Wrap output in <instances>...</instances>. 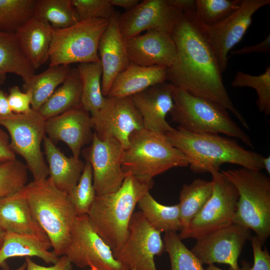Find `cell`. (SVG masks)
<instances>
[{
  "label": "cell",
  "instance_id": "e0dca14e",
  "mask_svg": "<svg viewBox=\"0 0 270 270\" xmlns=\"http://www.w3.org/2000/svg\"><path fill=\"white\" fill-rule=\"evenodd\" d=\"M251 238L250 230L232 223L197 240L190 250L202 264L219 263L236 268L239 266L242 248Z\"/></svg>",
  "mask_w": 270,
  "mask_h": 270
},
{
  "label": "cell",
  "instance_id": "8d00e7d4",
  "mask_svg": "<svg viewBox=\"0 0 270 270\" xmlns=\"http://www.w3.org/2000/svg\"><path fill=\"white\" fill-rule=\"evenodd\" d=\"M242 0H196L195 14L203 26L224 19L240 6Z\"/></svg>",
  "mask_w": 270,
  "mask_h": 270
},
{
  "label": "cell",
  "instance_id": "ee69618b",
  "mask_svg": "<svg viewBox=\"0 0 270 270\" xmlns=\"http://www.w3.org/2000/svg\"><path fill=\"white\" fill-rule=\"evenodd\" d=\"M16 158V154L10 147L9 135L0 126V166Z\"/></svg>",
  "mask_w": 270,
  "mask_h": 270
},
{
  "label": "cell",
  "instance_id": "2e32d148",
  "mask_svg": "<svg viewBox=\"0 0 270 270\" xmlns=\"http://www.w3.org/2000/svg\"><path fill=\"white\" fill-rule=\"evenodd\" d=\"M183 13L170 0H144L132 9L119 14L118 24L125 40L144 30L171 34Z\"/></svg>",
  "mask_w": 270,
  "mask_h": 270
},
{
  "label": "cell",
  "instance_id": "ab89813d",
  "mask_svg": "<svg viewBox=\"0 0 270 270\" xmlns=\"http://www.w3.org/2000/svg\"><path fill=\"white\" fill-rule=\"evenodd\" d=\"M71 2L80 21L92 18L109 20L116 12L108 0H71Z\"/></svg>",
  "mask_w": 270,
  "mask_h": 270
},
{
  "label": "cell",
  "instance_id": "d4e9b609",
  "mask_svg": "<svg viewBox=\"0 0 270 270\" xmlns=\"http://www.w3.org/2000/svg\"><path fill=\"white\" fill-rule=\"evenodd\" d=\"M43 142L48 177L58 188L68 194L78 184L86 163L80 158L65 156L46 136Z\"/></svg>",
  "mask_w": 270,
  "mask_h": 270
},
{
  "label": "cell",
  "instance_id": "277c9868",
  "mask_svg": "<svg viewBox=\"0 0 270 270\" xmlns=\"http://www.w3.org/2000/svg\"><path fill=\"white\" fill-rule=\"evenodd\" d=\"M20 190L53 251L58 257L64 255L77 217L68 194L58 188L49 177L33 180Z\"/></svg>",
  "mask_w": 270,
  "mask_h": 270
},
{
  "label": "cell",
  "instance_id": "74e56055",
  "mask_svg": "<svg viewBox=\"0 0 270 270\" xmlns=\"http://www.w3.org/2000/svg\"><path fill=\"white\" fill-rule=\"evenodd\" d=\"M68 194L76 216L87 214L96 196L92 167L89 162H86L78 184Z\"/></svg>",
  "mask_w": 270,
  "mask_h": 270
},
{
  "label": "cell",
  "instance_id": "4316f807",
  "mask_svg": "<svg viewBox=\"0 0 270 270\" xmlns=\"http://www.w3.org/2000/svg\"><path fill=\"white\" fill-rule=\"evenodd\" d=\"M82 86L77 68H70L66 80L38 112L45 120L66 112L81 104Z\"/></svg>",
  "mask_w": 270,
  "mask_h": 270
},
{
  "label": "cell",
  "instance_id": "f907efd6",
  "mask_svg": "<svg viewBox=\"0 0 270 270\" xmlns=\"http://www.w3.org/2000/svg\"><path fill=\"white\" fill-rule=\"evenodd\" d=\"M262 166L267 172L268 176L270 174V156H264L262 160Z\"/></svg>",
  "mask_w": 270,
  "mask_h": 270
},
{
  "label": "cell",
  "instance_id": "ac0fdd59",
  "mask_svg": "<svg viewBox=\"0 0 270 270\" xmlns=\"http://www.w3.org/2000/svg\"><path fill=\"white\" fill-rule=\"evenodd\" d=\"M45 132L55 144L59 141L66 144L76 158L82 148L92 142L94 134L91 115L82 104L46 120Z\"/></svg>",
  "mask_w": 270,
  "mask_h": 270
},
{
  "label": "cell",
  "instance_id": "5bb4252c",
  "mask_svg": "<svg viewBox=\"0 0 270 270\" xmlns=\"http://www.w3.org/2000/svg\"><path fill=\"white\" fill-rule=\"evenodd\" d=\"M124 148L114 138L99 139L94 133L90 145L82 150L92 170L96 195L113 192L122 186L126 174L122 168Z\"/></svg>",
  "mask_w": 270,
  "mask_h": 270
},
{
  "label": "cell",
  "instance_id": "c3c4849f",
  "mask_svg": "<svg viewBox=\"0 0 270 270\" xmlns=\"http://www.w3.org/2000/svg\"><path fill=\"white\" fill-rule=\"evenodd\" d=\"M8 104L7 96L2 90H0V116L12 114Z\"/></svg>",
  "mask_w": 270,
  "mask_h": 270
},
{
  "label": "cell",
  "instance_id": "7c38bea8",
  "mask_svg": "<svg viewBox=\"0 0 270 270\" xmlns=\"http://www.w3.org/2000/svg\"><path fill=\"white\" fill-rule=\"evenodd\" d=\"M160 233L148 224L140 211L134 212L128 238L114 258L130 270H158L154 256L165 251Z\"/></svg>",
  "mask_w": 270,
  "mask_h": 270
},
{
  "label": "cell",
  "instance_id": "83f0119b",
  "mask_svg": "<svg viewBox=\"0 0 270 270\" xmlns=\"http://www.w3.org/2000/svg\"><path fill=\"white\" fill-rule=\"evenodd\" d=\"M8 73L20 76L24 84L36 74V70L22 53L15 33L0 32V86Z\"/></svg>",
  "mask_w": 270,
  "mask_h": 270
},
{
  "label": "cell",
  "instance_id": "f5cc1de1",
  "mask_svg": "<svg viewBox=\"0 0 270 270\" xmlns=\"http://www.w3.org/2000/svg\"><path fill=\"white\" fill-rule=\"evenodd\" d=\"M26 268V264L25 262L22 264L20 267H19L18 268H17L16 270H25Z\"/></svg>",
  "mask_w": 270,
  "mask_h": 270
},
{
  "label": "cell",
  "instance_id": "836d02e7",
  "mask_svg": "<svg viewBox=\"0 0 270 270\" xmlns=\"http://www.w3.org/2000/svg\"><path fill=\"white\" fill-rule=\"evenodd\" d=\"M38 0H0V32L15 33L34 16Z\"/></svg>",
  "mask_w": 270,
  "mask_h": 270
},
{
  "label": "cell",
  "instance_id": "f1b7e54d",
  "mask_svg": "<svg viewBox=\"0 0 270 270\" xmlns=\"http://www.w3.org/2000/svg\"><path fill=\"white\" fill-rule=\"evenodd\" d=\"M138 205L148 224L160 232H176L182 230L178 204L173 206L162 204L158 202L148 192L140 199Z\"/></svg>",
  "mask_w": 270,
  "mask_h": 270
},
{
  "label": "cell",
  "instance_id": "d6a6232c",
  "mask_svg": "<svg viewBox=\"0 0 270 270\" xmlns=\"http://www.w3.org/2000/svg\"><path fill=\"white\" fill-rule=\"evenodd\" d=\"M34 16L58 29L68 28L80 21L71 0H38Z\"/></svg>",
  "mask_w": 270,
  "mask_h": 270
},
{
  "label": "cell",
  "instance_id": "3957f363",
  "mask_svg": "<svg viewBox=\"0 0 270 270\" xmlns=\"http://www.w3.org/2000/svg\"><path fill=\"white\" fill-rule=\"evenodd\" d=\"M154 184L153 180H144L128 174L116 192L96 195L87 215L94 228L110 248L114 255L126 241L136 206Z\"/></svg>",
  "mask_w": 270,
  "mask_h": 270
},
{
  "label": "cell",
  "instance_id": "9a60e30c",
  "mask_svg": "<svg viewBox=\"0 0 270 270\" xmlns=\"http://www.w3.org/2000/svg\"><path fill=\"white\" fill-rule=\"evenodd\" d=\"M270 4V0H242L240 7L224 19L209 26H202L222 72L228 66V52L244 36L254 14Z\"/></svg>",
  "mask_w": 270,
  "mask_h": 270
},
{
  "label": "cell",
  "instance_id": "b9f144b4",
  "mask_svg": "<svg viewBox=\"0 0 270 270\" xmlns=\"http://www.w3.org/2000/svg\"><path fill=\"white\" fill-rule=\"evenodd\" d=\"M251 244L254 256V264L250 270H270V256L265 248L262 246L257 238L252 236Z\"/></svg>",
  "mask_w": 270,
  "mask_h": 270
},
{
  "label": "cell",
  "instance_id": "8992f818",
  "mask_svg": "<svg viewBox=\"0 0 270 270\" xmlns=\"http://www.w3.org/2000/svg\"><path fill=\"white\" fill-rule=\"evenodd\" d=\"M220 171L238 192L234 223L253 230L262 246L270 235V178L242 167Z\"/></svg>",
  "mask_w": 270,
  "mask_h": 270
},
{
  "label": "cell",
  "instance_id": "7dc6e473",
  "mask_svg": "<svg viewBox=\"0 0 270 270\" xmlns=\"http://www.w3.org/2000/svg\"><path fill=\"white\" fill-rule=\"evenodd\" d=\"M112 6H118L124 8L126 11L130 10L137 6L140 0H108Z\"/></svg>",
  "mask_w": 270,
  "mask_h": 270
},
{
  "label": "cell",
  "instance_id": "44dd1931",
  "mask_svg": "<svg viewBox=\"0 0 270 270\" xmlns=\"http://www.w3.org/2000/svg\"><path fill=\"white\" fill-rule=\"evenodd\" d=\"M119 14L116 12L109 20L98 45V54L102 68V90L103 96H108L116 76L130 64L126 40L120 32Z\"/></svg>",
  "mask_w": 270,
  "mask_h": 270
},
{
  "label": "cell",
  "instance_id": "1f68e13d",
  "mask_svg": "<svg viewBox=\"0 0 270 270\" xmlns=\"http://www.w3.org/2000/svg\"><path fill=\"white\" fill-rule=\"evenodd\" d=\"M76 68L82 86L81 104L92 115L101 108L106 98L102 90V65L100 62H84Z\"/></svg>",
  "mask_w": 270,
  "mask_h": 270
},
{
  "label": "cell",
  "instance_id": "4dcf8cb0",
  "mask_svg": "<svg viewBox=\"0 0 270 270\" xmlns=\"http://www.w3.org/2000/svg\"><path fill=\"white\" fill-rule=\"evenodd\" d=\"M70 66H50L44 71L34 74L26 84H23V91L32 93V108L38 111L40 106L53 94L57 87L67 77Z\"/></svg>",
  "mask_w": 270,
  "mask_h": 270
},
{
  "label": "cell",
  "instance_id": "d590c367",
  "mask_svg": "<svg viewBox=\"0 0 270 270\" xmlns=\"http://www.w3.org/2000/svg\"><path fill=\"white\" fill-rule=\"evenodd\" d=\"M234 88L248 87L254 88L257 94L256 104L260 112L266 116L270 114V66L265 72L254 76L238 71L232 84Z\"/></svg>",
  "mask_w": 270,
  "mask_h": 270
},
{
  "label": "cell",
  "instance_id": "5b68a950",
  "mask_svg": "<svg viewBox=\"0 0 270 270\" xmlns=\"http://www.w3.org/2000/svg\"><path fill=\"white\" fill-rule=\"evenodd\" d=\"M188 166L186 156L170 144L166 134L144 128L131 134L122 162L126 175L146 181L172 168Z\"/></svg>",
  "mask_w": 270,
  "mask_h": 270
},
{
  "label": "cell",
  "instance_id": "ffe728a7",
  "mask_svg": "<svg viewBox=\"0 0 270 270\" xmlns=\"http://www.w3.org/2000/svg\"><path fill=\"white\" fill-rule=\"evenodd\" d=\"M174 87L166 82L132 96L142 118L144 128L164 134L174 129L166 121V116L174 106Z\"/></svg>",
  "mask_w": 270,
  "mask_h": 270
},
{
  "label": "cell",
  "instance_id": "cb8c5ba5",
  "mask_svg": "<svg viewBox=\"0 0 270 270\" xmlns=\"http://www.w3.org/2000/svg\"><path fill=\"white\" fill-rule=\"evenodd\" d=\"M166 68L160 66H143L130 62L116 76L107 96H132L152 86L164 83L166 82Z\"/></svg>",
  "mask_w": 270,
  "mask_h": 270
},
{
  "label": "cell",
  "instance_id": "e575fe53",
  "mask_svg": "<svg viewBox=\"0 0 270 270\" xmlns=\"http://www.w3.org/2000/svg\"><path fill=\"white\" fill-rule=\"evenodd\" d=\"M164 244L170 258V270H206L203 264L182 242L176 232H166Z\"/></svg>",
  "mask_w": 270,
  "mask_h": 270
},
{
  "label": "cell",
  "instance_id": "ba28073f",
  "mask_svg": "<svg viewBox=\"0 0 270 270\" xmlns=\"http://www.w3.org/2000/svg\"><path fill=\"white\" fill-rule=\"evenodd\" d=\"M108 21L88 19L67 28H52L48 52L50 66L100 62L98 45Z\"/></svg>",
  "mask_w": 270,
  "mask_h": 270
},
{
  "label": "cell",
  "instance_id": "bcb514c9",
  "mask_svg": "<svg viewBox=\"0 0 270 270\" xmlns=\"http://www.w3.org/2000/svg\"><path fill=\"white\" fill-rule=\"evenodd\" d=\"M170 2L183 12L195 11L196 0H170Z\"/></svg>",
  "mask_w": 270,
  "mask_h": 270
},
{
  "label": "cell",
  "instance_id": "4fadbf2b",
  "mask_svg": "<svg viewBox=\"0 0 270 270\" xmlns=\"http://www.w3.org/2000/svg\"><path fill=\"white\" fill-rule=\"evenodd\" d=\"M94 133L101 140L114 138L124 148L134 132L144 128L142 118L132 96H106L104 105L91 115Z\"/></svg>",
  "mask_w": 270,
  "mask_h": 270
},
{
  "label": "cell",
  "instance_id": "d6986e66",
  "mask_svg": "<svg viewBox=\"0 0 270 270\" xmlns=\"http://www.w3.org/2000/svg\"><path fill=\"white\" fill-rule=\"evenodd\" d=\"M130 62L143 66H160L168 68L176 56L171 34L148 30L126 40Z\"/></svg>",
  "mask_w": 270,
  "mask_h": 270
},
{
  "label": "cell",
  "instance_id": "9c48e42d",
  "mask_svg": "<svg viewBox=\"0 0 270 270\" xmlns=\"http://www.w3.org/2000/svg\"><path fill=\"white\" fill-rule=\"evenodd\" d=\"M45 122L40 113L32 109L26 113L0 116V126L8 132L12 150L24 158L34 181L44 180L48 176L41 149L46 136Z\"/></svg>",
  "mask_w": 270,
  "mask_h": 270
},
{
  "label": "cell",
  "instance_id": "484cf974",
  "mask_svg": "<svg viewBox=\"0 0 270 270\" xmlns=\"http://www.w3.org/2000/svg\"><path fill=\"white\" fill-rule=\"evenodd\" d=\"M50 243L28 234L5 232L0 248V266L8 269L6 260L14 257L36 256L47 264H56L59 257L54 251H49Z\"/></svg>",
  "mask_w": 270,
  "mask_h": 270
},
{
  "label": "cell",
  "instance_id": "6da1fadb",
  "mask_svg": "<svg viewBox=\"0 0 270 270\" xmlns=\"http://www.w3.org/2000/svg\"><path fill=\"white\" fill-rule=\"evenodd\" d=\"M171 36L176 56L173 64L166 68V81L222 106L250 130L247 121L235 107L225 88L217 58L195 11L184 12Z\"/></svg>",
  "mask_w": 270,
  "mask_h": 270
},
{
  "label": "cell",
  "instance_id": "603a6c76",
  "mask_svg": "<svg viewBox=\"0 0 270 270\" xmlns=\"http://www.w3.org/2000/svg\"><path fill=\"white\" fill-rule=\"evenodd\" d=\"M52 30L49 23L34 16L15 32L22 53L36 70L48 60Z\"/></svg>",
  "mask_w": 270,
  "mask_h": 270
},
{
  "label": "cell",
  "instance_id": "681fc988",
  "mask_svg": "<svg viewBox=\"0 0 270 270\" xmlns=\"http://www.w3.org/2000/svg\"><path fill=\"white\" fill-rule=\"evenodd\" d=\"M241 267L238 266L237 268H234L230 267L228 270H250L252 264L248 262L246 260H242L241 262ZM206 270H223L218 267L215 266L214 264L208 265V266L206 268Z\"/></svg>",
  "mask_w": 270,
  "mask_h": 270
},
{
  "label": "cell",
  "instance_id": "30bf717a",
  "mask_svg": "<svg viewBox=\"0 0 270 270\" xmlns=\"http://www.w3.org/2000/svg\"><path fill=\"white\" fill-rule=\"evenodd\" d=\"M212 196L188 226L178 234L182 240H198L234 223L238 192L236 187L220 170H212Z\"/></svg>",
  "mask_w": 270,
  "mask_h": 270
},
{
  "label": "cell",
  "instance_id": "f546056e",
  "mask_svg": "<svg viewBox=\"0 0 270 270\" xmlns=\"http://www.w3.org/2000/svg\"><path fill=\"white\" fill-rule=\"evenodd\" d=\"M212 191V180L196 178L190 184L183 185L180 192L178 204L182 226L181 230H184L202 210L210 198Z\"/></svg>",
  "mask_w": 270,
  "mask_h": 270
},
{
  "label": "cell",
  "instance_id": "52a82bcc",
  "mask_svg": "<svg viewBox=\"0 0 270 270\" xmlns=\"http://www.w3.org/2000/svg\"><path fill=\"white\" fill-rule=\"evenodd\" d=\"M169 114L178 128L194 133L224 134L254 148L250 136L232 118L228 110L205 98L174 87Z\"/></svg>",
  "mask_w": 270,
  "mask_h": 270
},
{
  "label": "cell",
  "instance_id": "7402d4cb",
  "mask_svg": "<svg viewBox=\"0 0 270 270\" xmlns=\"http://www.w3.org/2000/svg\"><path fill=\"white\" fill-rule=\"evenodd\" d=\"M0 228L5 232L31 235L50 243L47 235L34 219L20 190L0 197Z\"/></svg>",
  "mask_w": 270,
  "mask_h": 270
},
{
  "label": "cell",
  "instance_id": "8fae6325",
  "mask_svg": "<svg viewBox=\"0 0 270 270\" xmlns=\"http://www.w3.org/2000/svg\"><path fill=\"white\" fill-rule=\"evenodd\" d=\"M72 264L90 270H130L114 257L110 248L98 234L87 214L77 216L64 254Z\"/></svg>",
  "mask_w": 270,
  "mask_h": 270
},
{
  "label": "cell",
  "instance_id": "f35d334b",
  "mask_svg": "<svg viewBox=\"0 0 270 270\" xmlns=\"http://www.w3.org/2000/svg\"><path fill=\"white\" fill-rule=\"evenodd\" d=\"M28 180L26 165L16 158L0 166V197L12 194L24 186Z\"/></svg>",
  "mask_w": 270,
  "mask_h": 270
},
{
  "label": "cell",
  "instance_id": "7bdbcfd3",
  "mask_svg": "<svg viewBox=\"0 0 270 270\" xmlns=\"http://www.w3.org/2000/svg\"><path fill=\"white\" fill-rule=\"evenodd\" d=\"M26 270H72V264L65 256H60L58 262L50 266H44L38 264L30 257L26 258Z\"/></svg>",
  "mask_w": 270,
  "mask_h": 270
},
{
  "label": "cell",
  "instance_id": "816d5d0a",
  "mask_svg": "<svg viewBox=\"0 0 270 270\" xmlns=\"http://www.w3.org/2000/svg\"><path fill=\"white\" fill-rule=\"evenodd\" d=\"M4 234L5 232L0 228V248H1L4 242Z\"/></svg>",
  "mask_w": 270,
  "mask_h": 270
},
{
  "label": "cell",
  "instance_id": "f6af8a7d",
  "mask_svg": "<svg viewBox=\"0 0 270 270\" xmlns=\"http://www.w3.org/2000/svg\"><path fill=\"white\" fill-rule=\"evenodd\" d=\"M270 51V34L261 42L252 46H246L240 49L230 52L232 55H242L252 52H266Z\"/></svg>",
  "mask_w": 270,
  "mask_h": 270
},
{
  "label": "cell",
  "instance_id": "60d3db41",
  "mask_svg": "<svg viewBox=\"0 0 270 270\" xmlns=\"http://www.w3.org/2000/svg\"><path fill=\"white\" fill-rule=\"evenodd\" d=\"M7 98L13 113L24 114L32 110V93L30 90L22 91L18 86H14L10 88Z\"/></svg>",
  "mask_w": 270,
  "mask_h": 270
},
{
  "label": "cell",
  "instance_id": "7a4b0ae2",
  "mask_svg": "<svg viewBox=\"0 0 270 270\" xmlns=\"http://www.w3.org/2000/svg\"><path fill=\"white\" fill-rule=\"evenodd\" d=\"M168 140L186 157L194 173L220 170L224 164H232L253 170L263 168L264 156L246 150L234 138L219 134L194 133L180 128L166 134Z\"/></svg>",
  "mask_w": 270,
  "mask_h": 270
}]
</instances>
